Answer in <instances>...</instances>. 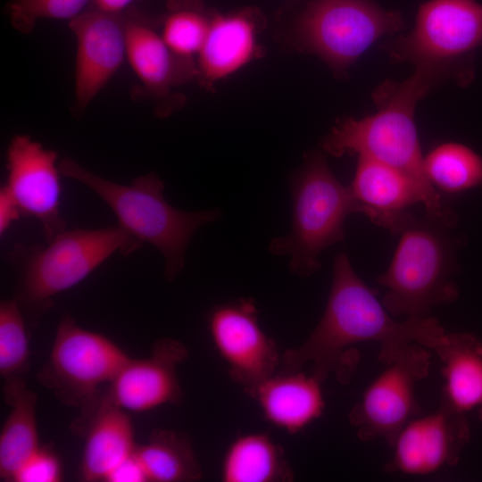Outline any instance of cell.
Here are the masks:
<instances>
[{
    "instance_id": "1",
    "label": "cell",
    "mask_w": 482,
    "mask_h": 482,
    "mask_svg": "<svg viewBox=\"0 0 482 482\" xmlns=\"http://www.w3.org/2000/svg\"><path fill=\"white\" fill-rule=\"evenodd\" d=\"M445 334L434 317L394 320L383 303L354 271L345 253H338L325 311L308 337L281 355L282 371H295L312 364V374L322 382L336 372L341 381L353 373L358 356L347 351L353 345L376 342L378 360L390 362L411 344L433 350Z\"/></svg>"
},
{
    "instance_id": "2",
    "label": "cell",
    "mask_w": 482,
    "mask_h": 482,
    "mask_svg": "<svg viewBox=\"0 0 482 482\" xmlns=\"http://www.w3.org/2000/svg\"><path fill=\"white\" fill-rule=\"evenodd\" d=\"M445 79V71L421 65L403 82L384 85L375 95L378 111L362 119L337 120L322 139V149L336 157L355 154L379 162L439 195L424 173L414 112L419 100Z\"/></svg>"
},
{
    "instance_id": "3",
    "label": "cell",
    "mask_w": 482,
    "mask_h": 482,
    "mask_svg": "<svg viewBox=\"0 0 482 482\" xmlns=\"http://www.w3.org/2000/svg\"><path fill=\"white\" fill-rule=\"evenodd\" d=\"M455 228L427 214L420 219L408 212L403 214L394 232L400 235L398 246L389 267L377 278L386 288L382 303L389 313L423 319L433 307L458 298L452 278L460 243L452 234Z\"/></svg>"
},
{
    "instance_id": "4",
    "label": "cell",
    "mask_w": 482,
    "mask_h": 482,
    "mask_svg": "<svg viewBox=\"0 0 482 482\" xmlns=\"http://www.w3.org/2000/svg\"><path fill=\"white\" fill-rule=\"evenodd\" d=\"M58 166L61 175L96 193L114 212L118 225L162 253L168 280L184 269L187 246L197 229L220 216L218 209L188 212L171 206L163 195V181L154 172L122 185L87 170L70 157L62 158Z\"/></svg>"
},
{
    "instance_id": "5",
    "label": "cell",
    "mask_w": 482,
    "mask_h": 482,
    "mask_svg": "<svg viewBox=\"0 0 482 482\" xmlns=\"http://www.w3.org/2000/svg\"><path fill=\"white\" fill-rule=\"evenodd\" d=\"M280 17L291 46L341 76L378 39L403 28L398 12L373 0H288Z\"/></svg>"
},
{
    "instance_id": "6",
    "label": "cell",
    "mask_w": 482,
    "mask_h": 482,
    "mask_svg": "<svg viewBox=\"0 0 482 482\" xmlns=\"http://www.w3.org/2000/svg\"><path fill=\"white\" fill-rule=\"evenodd\" d=\"M293 202L289 234L273 239L270 251L289 257V269L309 277L320 269L322 251L344 239L346 217L363 213L350 187L344 186L329 169L323 154L305 156L290 179Z\"/></svg>"
},
{
    "instance_id": "7",
    "label": "cell",
    "mask_w": 482,
    "mask_h": 482,
    "mask_svg": "<svg viewBox=\"0 0 482 482\" xmlns=\"http://www.w3.org/2000/svg\"><path fill=\"white\" fill-rule=\"evenodd\" d=\"M143 244L120 225L63 230L44 247L18 246L12 260L19 270L21 310L39 316L57 295L75 287L116 252L129 254Z\"/></svg>"
},
{
    "instance_id": "8",
    "label": "cell",
    "mask_w": 482,
    "mask_h": 482,
    "mask_svg": "<svg viewBox=\"0 0 482 482\" xmlns=\"http://www.w3.org/2000/svg\"><path fill=\"white\" fill-rule=\"evenodd\" d=\"M398 62L429 65L469 82L474 54L482 48V4L475 0H429L420 5L412 30L387 42Z\"/></svg>"
},
{
    "instance_id": "9",
    "label": "cell",
    "mask_w": 482,
    "mask_h": 482,
    "mask_svg": "<svg viewBox=\"0 0 482 482\" xmlns=\"http://www.w3.org/2000/svg\"><path fill=\"white\" fill-rule=\"evenodd\" d=\"M130 358L104 335L81 328L65 315L37 379L61 403L82 410L93 403L100 386L110 384Z\"/></svg>"
},
{
    "instance_id": "10",
    "label": "cell",
    "mask_w": 482,
    "mask_h": 482,
    "mask_svg": "<svg viewBox=\"0 0 482 482\" xmlns=\"http://www.w3.org/2000/svg\"><path fill=\"white\" fill-rule=\"evenodd\" d=\"M385 366L352 408L348 419L361 441L382 438L391 446L405 424L420 413L416 387L428 374L430 353L413 343Z\"/></svg>"
},
{
    "instance_id": "11",
    "label": "cell",
    "mask_w": 482,
    "mask_h": 482,
    "mask_svg": "<svg viewBox=\"0 0 482 482\" xmlns=\"http://www.w3.org/2000/svg\"><path fill=\"white\" fill-rule=\"evenodd\" d=\"M253 299L217 304L207 316L212 342L229 378L250 395L281 364L275 341L259 324Z\"/></svg>"
},
{
    "instance_id": "12",
    "label": "cell",
    "mask_w": 482,
    "mask_h": 482,
    "mask_svg": "<svg viewBox=\"0 0 482 482\" xmlns=\"http://www.w3.org/2000/svg\"><path fill=\"white\" fill-rule=\"evenodd\" d=\"M127 61L137 76L138 96L156 103L161 117L184 104L176 87L196 79V62L175 55L162 37L160 19L135 6L124 12Z\"/></svg>"
},
{
    "instance_id": "13",
    "label": "cell",
    "mask_w": 482,
    "mask_h": 482,
    "mask_svg": "<svg viewBox=\"0 0 482 482\" xmlns=\"http://www.w3.org/2000/svg\"><path fill=\"white\" fill-rule=\"evenodd\" d=\"M465 414L442 399L435 411L411 420L391 445L385 470L420 476L457 464L470 439Z\"/></svg>"
},
{
    "instance_id": "14",
    "label": "cell",
    "mask_w": 482,
    "mask_h": 482,
    "mask_svg": "<svg viewBox=\"0 0 482 482\" xmlns=\"http://www.w3.org/2000/svg\"><path fill=\"white\" fill-rule=\"evenodd\" d=\"M69 27L77 41L73 110L81 114L127 60L126 21L90 5Z\"/></svg>"
},
{
    "instance_id": "15",
    "label": "cell",
    "mask_w": 482,
    "mask_h": 482,
    "mask_svg": "<svg viewBox=\"0 0 482 482\" xmlns=\"http://www.w3.org/2000/svg\"><path fill=\"white\" fill-rule=\"evenodd\" d=\"M57 157L28 135L13 137L6 154L4 187L22 215L41 223L48 241L65 230L59 209L62 186Z\"/></svg>"
},
{
    "instance_id": "16",
    "label": "cell",
    "mask_w": 482,
    "mask_h": 482,
    "mask_svg": "<svg viewBox=\"0 0 482 482\" xmlns=\"http://www.w3.org/2000/svg\"><path fill=\"white\" fill-rule=\"evenodd\" d=\"M180 341L163 337L154 342L146 358L129 361L108 384L103 399L128 412H144L182 401L178 368L187 360Z\"/></svg>"
},
{
    "instance_id": "17",
    "label": "cell",
    "mask_w": 482,
    "mask_h": 482,
    "mask_svg": "<svg viewBox=\"0 0 482 482\" xmlns=\"http://www.w3.org/2000/svg\"><path fill=\"white\" fill-rule=\"evenodd\" d=\"M349 187L363 214L390 232L406 208L417 203L423 204L427 215L457 225L455 212L444 205L441 195L428 193L406 174L379 162L359 157Z\"/></svg>"
},
{
    "instance_id": "18",
    "label": "cell",
    "mask_w": 482,
    "mask_h": 482,
    "mask_svg": "<svg viewBox=\"0 0 482 482\" xmlns=\"http://www.w3.org/2000/svg\"><path fill=\"white\" fill-rule=\"evenodd\" d=\"M266 17L257 7L246 6L227 13L213 12L210 29L196 62L197 83L204 89L262 57L259 37Z\"/></svg>"
},
{
    "instance_id": "19",
    "label": "cell",
    "mask_w": 482,
    "mask_h": 482,
    "mask_svg": "<svg viewBox=\"0 0 482 482\" xmlns=\"http://www.w3.org/2000/svg\"><path fill=\"white\" fill-rule=\"evenodd\" d=\"M73 430L82 434L85 444L80 461V478L105 481L109 474L137 448L132 420L128 411L98 395L74 421Z\"/></svg>"
},
{
    "instance_id": "20",
    "label": "cell",
    "mask_w": 482,
    "mask_h": 482,
    "mask_svg": "<svg viewBox=\"0 0 482 482\" xmlns=\"http://www.w3.org/2000/svg\"><path fill=\"white\" fill-rule=\"evenodd\" d=\"M322 381L300 370L276 372L253 391L263 418L288 434L303 430L325 409Z\"/></svg>"
},
{
    "instance_id": "21",
    "label": "cell",
    "mask_w": 482,
    "mask_h": 482,
    "mask_svg": "<svg viewBox=\"0 0 482 482\" xmlns=\"http://www.w3.org/2000/svg\"><path fill=\"white\" fill-rule=\"evenodd\" d=\"M433 351L443 362L442 399L466 413L482 407V342L467 332L445 334Z\"/></svg>"
},
{
    "instance_id": "22",
    "label": "cell",
    "mask_w": 482,
    "mask_h": 482,
    "mask_svg": "<svg viewBox=\"0 0 482 482\" xmlns=\"http://www.w3.org/2000/svg\"><path fill=\"white\" fill-rule=\"evenodd\" d=\"M3 395L10 411L0 433V478L12 482L21 465L40 447L37 397L21 377L5 380Z\"/></svg>"
},
{
    "instance_id": "23",
    "label": "cell",
    "mask_w": 482,
    "mask_h": 482,
    "mask_svg": "<svg viewBox=\"0 0 482 482\" xmlns=\"http://www.w3.org/2000/svg\"><path fill=\"white\" fill-rule=\"evenodd\" d=\"M223 482H289L294 471L282 447L265 433L237 436L220 465Z\"/></svg>"
},
{
    "instance_id": "24",
    "label": "cell",
    "mask_w": 482,
    "mask_h": 482,
    "mask_svg": "<svg viewBox=\"0 0 482 482\" xmlns=\"http://www.w3.org/2000/svg\"><path fill=\"white\" fill-rule=\"evenodd\" d=\"M135 453L148 482H194L203 477L190 437L182 432L156 429Z\"/></svg>"
},
{
    "instance_id": "25",
    "label": "cell",
    "mask_w": 482,
    "mask_h": 482,
    "mask_svg": "<svg viewBox=\"0 0 482 482\" xmlns=\"http://www.w3.org/2000/svg\"><path fill=\"white\" fill-rule=\"evenodd\" d=\"M214 10L204 0H168L160 19L162 39L178 57L195 62L206 39Z\"/></svg>"
},
{
    "instance_id": "26",
    "label": "cell",
    "mask_w": 482,
    "mask_h": 482,
    "mask_svg": "<svg viewBox=\"0 0 482 482\" xmlns=\"http://www.w3.org/2000/svg\"><path fill=\"white\" fill-rule=\"evenodd\" d=\"M424 173L435 188L456 194L482 189V155L470 147L448 142L423 157Z\"/></svg>"
},
{
    "instance_id": "27",
    "label": "cell",
    "mask_w": 482,
    "mask_h": 482,
    "mask_svg": "<svg viewBox=\"0 0 482 482\" xmlns=\"http://www.w3.org/2000/svg\"><path fill=\"white\" fill-rule=\"evenodd\" d=\"M29 347L22 310L16 300L0 303V375L21 377L29 365Z\"/></svg>"
},
{
    "instance_id": "28",
    "label": "cell",
    "mask_w": 482,
    "mask_h": 482,
    "mask_svg": "<svg viewBox=\"0 0 482 482\" xmlns=\"http://www.w3.org/2000/svg\"><path fill=\"white\" fill-rule=\"evenodd\" d=\"M91 4L92 0H12L8 15L16 30L29 34L40 20L71 21Z\"/></svg>"
},
{
    "instance_id": "29",
    "label": "cell",
    "mask_w": 482,
    "mask_h": 482,
    "mask_svg": "<svg viewBox=\"0 0 482 482\" xmlns=\"http://www.w3.org/2000/svg\"><path fill=\"white\" fill-rule=\"evenodd\" d=\"M62 466L54 450L41 446L21 465L12 482H60Z\"/></svg>"
},
{
    "instance_id": "30",
    "label": "cell",
    "mask_w": 482,
    "mask_h": 482,
    "mask_svg": "<svg viewBox=\"0 0 482 482\" xmlns=\"http://www.w3.org/2000/svg\"><path fill=\"white\" fill-rule=\"evenodd\" d=\"M106 482H146L147 478L136 453L120 463L107 477ZM148 482V481H147Z\"/></svg>"
},
{
    "instance_id": "31",
    "label": "cell",
    "mask_w": 482,
    "mask_h": 482,
    "mask_svg": "<svg viewBox=\"0 0 482 482\" xmlns=\"http://www.w3.org/2000/svg\"><path fill=\"white\" fill-rule=\"evenodd\" d=\"M22 215L20 208L5 187L0 190V235L3 236L11 225Z\"/></svg>"
},
{
    "instance_id": "32",
    "label": "cell",
    "mask_w": 482,
    "mask_h": 482,
    "mask_svg": "<svg viewBox=\"0 0 482 482\" xmlns=\"http://www.w3.org/2000/svg\"><path fill=\"white\" fill-rule=\"evenodd\" d=\"M141 0H92V6L112 13H123Z\"/></svg>"
},
{
    "instance_id": "33",
    "label": "cell",
    "mask_w": 482,
    "mask_h": 482,
    "mask_svg": "<svg viewBox=\"0 0 482 482\" xmlns=\"http://www.w3.org/2000/svg\"><path fill=\"white\" fill-rule=\"evenodd\" d=\"M478 418L480 420H482V407H480L478 410Z\"/></svg>"
}]
</instances>
